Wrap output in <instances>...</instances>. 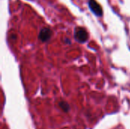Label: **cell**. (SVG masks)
<instances>
[{
  "instance_id": "obj_1",
  "label": "cell",
  "mask_w": 130,
  "mask_h": 129,
  "mask_svg": "<svg viewBox=\"0 0 130 129\" xmlns=\"http://www.w3.org/2000/svg\"><path fill=\"white\" fill-rule=\"evenodd\" d=\"M75 38L78 42L83 43L88 40V33L85 28L78 27L75 29Z\"/></svg>"
},
{
  "instance_id": "obj_2",
  "label": "cell",
  "mask_w": 130,
  "mask_h": 129,
  "mask_svg": "<svg viewBox=\"0 0 130 129\" xmlns=\"http://www.w3.org/2000/svg\"><path fill=\"white\" fill-rule=\"evenodd\" d=\"M88 5L89 8L91 9V11L97 16H102L103 14V11H102V8L101 7V5L95 1V0H89L88 2Z\"/></svg>"
},
{
  "instance_id": "obj_3",
  "label": "cell",
  "mask_w": 130,
  "mask_h": 129,
  "mask_svg": "<svg viewBox=\"0 0 130 129\" xmlns=\"http://www.w3.org/2000/svg\"><path fill=\"white\" fill-rule=\"evenodd\" d=\"M51 36H52L51 30L50 28L44 27L40 30V32L39 33V39L42 42H46L47 40H49L50 39Z\"/></svg>"
},
{
  "instance_id": "obj_4",
  "label": "cell",
  "mask_w": 130,
  "mask_h": 129,
  "mask_svg": "<svg viewBox=\"0 0 130 129\" xmlns=\"http://www.w3.org/2000/svg\"><path fill=\"white\" fill-rule=\"evenodd\" d=\"M59 106L65 111V112H69V109H70V107H69V104L66 103V102H65V101H62V102H60L59 103Z\"/></svg>"
}]
</instances>
